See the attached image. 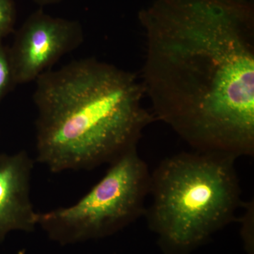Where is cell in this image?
Instances as JSON below:
<instances>
[{
    "label": "cell",
    "instance_id": "cell-1",
    "mask_svg": "<svg viewBox=\"0 0 254 254\" xmlns=\"http://www.w3.org/2000/svg\"><path fill=\"white\" fill-rule=\"evenodd\" d=\"M138 19L154 118L193 150L253 157V2L155 0Z\"/></svg>",
    "mask_w": 254,
    "mask_h": 254
},
{
    "label": "cell",
    "instance_id": "cell-2",
    "mask_svg": "<svg viewBox=\"0 0 254 254\" xmlns=\"http://www.w3.org/2000/svg\"><path fill=\"white\" fill-rule=\"evenodd\" d=\"M36 81L37 160L52 173L113 163L154 120L136 75L104 62L76 60Z\"/></svg>",
    "mask_w": 254,
    "mask_h": 254
},
{
    "label": "cell",
    "instance_id": "cell-3",
    "mask_svg": "<svg viewBox=\"0 0 254 254\" xmlns=\"http://www.w3.org/2000/svg\"><path fill=\"white\" fill-rule=\"evenodd\" d=\"M235 161L182 152L150 173L151 199L144 215L164 254H190L235 220L243 203Z\"/></svg>",
    "mask_w": 254,
    "mask_h": 254
},
{
    "label": "cell",
    "instance_id": "cell-4",
    "mask_svg": "<svg viewBox=\"0 0 254 254\" xmlns=\"http://www.w3.org/2000/svg\"><path fill=\"white\" fill-rule=\"evenodd\" d=\"M104 177L76 203L38 213V226L62 245L104 238L143 216L150 172L137 148L110 164Z\"/></svg>",
    "mask_w": 254,
    "mask_h": 254
},
{
    "label": "cell",
    "instance_id": "cell-5",
    "mask_svg": "<svg viewBox=\"0 0 254 254\" xmlns=\"http://www.w3.org/2000/svg\"><path fill=\"white\" fill-rule=\"evenodd\" d=\"M83 31L75 20L35 11L16 33L9 48L16 84L36 81L64 55L81 46Z\"/></svg>",
    "mask_w": 254,
    "mask_h": 254
},
{
    "label": "cell",
    "instance_id": "cell-6",
    "mask_svg": "<svg viewBox=\"0 0 254 254\" xmlns=\"http://www.w3.org/2000/svg\"><path fill=\"white\" fill-rule=\"evenodd\" d=\"M33 169L25 150L0 153V244L11 232H33L38 226L31 198Z\"/></svg>",
    "mask_w": 254,
    "mask_h": 254
},
{
    "label": "cell",
    "instance_id": "cell-7",
    "mask_svg": "<svg viewBox=\"0 0 254 254\" xmlns=\"http://www.w3.org/2000/svg\"><path fill=\"white\" fill-rule=\"evenodd\" d=\"M16 85L17 84L9 48H6L0 41V102Z\"/></svg>",
    "mask_w": 254,
    "mask_h": 254
},
{
    "label": "cell",
    "instance_id": "cell-8",
    "mask_svg": "<svg viewBox=\"0 0 254 254\" xmlns=\"http://www.w3.org/2000/svg\"><path fill=\"white\" fill-rule=\"evenodd\" d=\"M244 213L241 218L242 227L241 235L245 242V249L249 254H254V200L242 203Z\"/></svg>",
    "mask_w": 254,
    "mask_h": 254
},
{
    "label": "cell",
    "instance_id": "cell-9",
    "mask_svg": "<svg viewBox=\"0 0 254 254\" xmlns=\"http://www.w3.org/2000/svg\"><path fill=\"white\" fill-rule=\"evenodd\" d=\"M16 23V9L13 0H0V41L9 36Z\"/></svg>",
    "mask_w": 254,
    "mask_h": 254
},
{
    "label": "cell",
    "instance_id": "cell-10",
    "mask_svg": "<svg viewBox=\"0 0 254 254\" xmlns=\"http://www.w3.org/2000/svg\"><path fill=\"white\" fill-rule=\"evenodd\" d=\"M37 4L41 6H46V5L53 4L55 3L60 2L63 0H33Z\"/></svg>",
    "mask_w": 254,
    "mask_h": 254
},
{
    "label": "cell",
    "instance_id": "cell-11",
    "mask_svg": "<svg viewBox=\"0 0 254 254\" xmlns=\"http://www.w3.org/2000/svg\"><path fill=\"white\" fill-rule=\"evenodd\" d=\"M246 1H250V2H253L254 0H246Z\"/></svg>",
    "mask_w": 254,
    "mask_h": 254
}]
</instances>
